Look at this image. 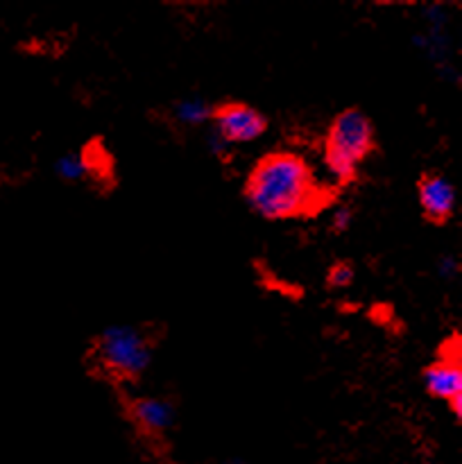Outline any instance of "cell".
<instances>
[{
    "instance_id": "obj_3",
    "label": "cell",
    "mask_w": 462,
    "mask_h": 464,
    "mask_svg": "<svg viewBox=\"0 0 462 464\" xmlns=\"http://www.w3.org/2000/svg\"><path fill=\"white\" fill-rule=\"evenodd\" d=\"M152 338L143 329L116 324L104 329L91 349V361L107 379L134 381L152 362Z\"/></svg>"
},
{
    "instance_id": "obj_8",
    "label": "cell",
    "mask_w": 462,
    "mask_h": 464,
    "mask_svg": "<svg viewBox=\"0 0 462 464\" xmlns=\"http://www.w3.org/2000/svg\"><path fill=\"white\" fill-rule=\"evenodd\" d=\"M213 104H208L207 100L199 98V95H188V98L177 100L175 107H172V116L177 118V122L188 127L207 125L211 121Z\"/></svg>"
},
{
    "instance_id": "obj_7",
    "label": "cell",
    "mask_w": 462,
    "mask_h": 464,
    "mask_svg": "<svg viewBox=\"0 0 462 464\" xmlns=\"http://www.w3.org/2000/svg\"><path fill=\"white\" fill-rule=\"evenodd\" d=\"M131 424L145 438H163L175 426V406L161 397H139L127 406Z\"/></svg>"
},
{
    "instance_id": "obj_2",
    "label": "cell",
    "mask_w": 462,
    "mask_h": 464,
    "mask_svg": "<svg viewBox=\"0 0 462 464\" xmlns=\"http://www.w3.org/2000/svg\"><path fill=\"white\" fill-rule=\"evenodd\" d=\"M374 152V125L362 109L349 107L331 121L324 139V166L338 186L356 181L362 161Z\"/></svg>"
},
{
    "instance_id": "obj_13",
    "label": "cell",
    "mask_w": 462,
    "mask_h": 464,
    "mask_svg": "<svg viewBox=\"0 0 462 464\" xmlns=\"http://www.w3.org/2000/svg\"><path fill=\"white\" fill-rule=\"evenodd\" d=\"M229 464H240V462H229Z\"/></svg>"
},
{
    "instance_id": "obj_6",
    "label": "cell",
    "mask_w": 462,
    "mask_h": 464,
    "mask_svg": "<svg viewBox=\"0 0 462 464\" xmlns=\"http://www.w3.org/2000/svg\"><path fill=\"white\" fill-rule=\"evenodd\" d=\"M417 202L426 220L433 225H447L457 207L456 186L439 172H426L417 184Z\"/></svg>"
},
{
    "instance_id": "obj_11",
    "label": "cell",
    "mask_w": 462,
    "mask_h": 464,
    "mask_svg": "<svg viewBox=\"0 0 462 464\" xmlns=\"http://www.w3.org/2000/svg\"><path fill=\"white\" fill-rule=\"evenodd\" d=\"M353 225V211L349 207H338L333 211V216H331V229L338 231V234H342V231H347L349 227Z\"/></svg>"
},
{
    "instance_id": "obj_4",
    "label": "cell",
    "mask_w": 462,
    "mask_h": 464,
    "mask_svg": "<svg viewBox=\"0 0 462 464\" xmlns=\"http://www.w3.org/2000/svg\"><path fill=\"white\" fill-rule=\"evenodd\" d=\"M211 131L220 136L229 148L254 143L267 131V118L247 102H222L211 111Z\"/></svg>"
},
{
    "instance_id": "obj_5",
    "label": "cell",
    "mask_w": 462,
    "mask_h": 464,
    "mask_svg": "<svg viewBox=\"0 0 462 464\" xmlns=\"http://www.w3.org/2000/svg\"><path fill=\"white\" fill-rule=\"evenodd\" d=\"M462 358H460V338L453 335V343L444 347L442 356L430 362L421 374L424 388L430 397L439 399L451 408L453 417H462Z\"/></svg>"
},
{
    "instance_id": "obj_12",
    "label": "cell",
    "mask_w": 462,
    "mask_h": 464,
    "mask_svg": "<svg viewBox=\"0 0 462 464\" xmlns=\"http://www.w3.org/2000/svg\"><path fill=\"white\" fill-rule=\"evenodd\" d=\"M438 272L442 279H456L460 275V261L453 254H444L438 263Z\"/></svg>"
},
{
    "instance_id": "obj_10",
    "label": "cell",
    "mask_w": 462,
    "mask_h": 464,
    "mask_svg": "<svg viewBox=\"0 0 462 464\" xmlns=\"http://www.w3.org/2000/svg\"><path fill=\"white\" fill-rule=\"evenodd\" d=\"M353 276H356V270H353L351 263L340 261L335 266H331L326 281H329L331 288H349L353 284Z\"/></svg>"
},
{
    "instance_id": "obj_1",
    "label": "cell",
    "mask_w": 462,
    "mask_h": 464,
    "mask_svg": "<svg viewBox=\"0 0 462 464\" xmlns=\"http://www.w3.org/2000/svg\"><path fill=\"white\" fill-rule=\"evenodd\" d=\"M320 188L313 170L299 154L279 150L256 161L245 179L249 208L265 220H290L311 211Z\"/></svg>"
},
{
    "instance_id": "obj_9",
    "label": "cell",
    "mask_w": 462,
    "mask_h": 464,
    "mask_svg": "<svg viewBox=\"0 0 462 464\" xmlns=\"http://www.w3.org/2000/svg\"><path fill=\"white\" fill-rule=\"evenodd\" d=\"M54 172L59 175V179L68 181V184L91 179L89 166H86V159L82 152H68L63 157H59L57 163H54Z\"/></svg>"
}]
</instances>
